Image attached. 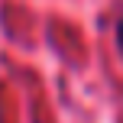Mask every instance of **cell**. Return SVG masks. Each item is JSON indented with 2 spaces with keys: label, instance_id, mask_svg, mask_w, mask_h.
<instances>
[{
  "label": "cell",
  "instance_id": "6da1fadb",
  "mask_svg": "<svg viewBox=\"0 0 123 123\" xmlns=\"http://www.w3.org/2000/svg\"><path fill=\"white\" fill-rule=\"evenodd\" d=\"M117 45H120V52H123V19L117 23Z\"/></svg>",
  "mask_w": 123,
  "mask_h": 123
}]
</instances>
